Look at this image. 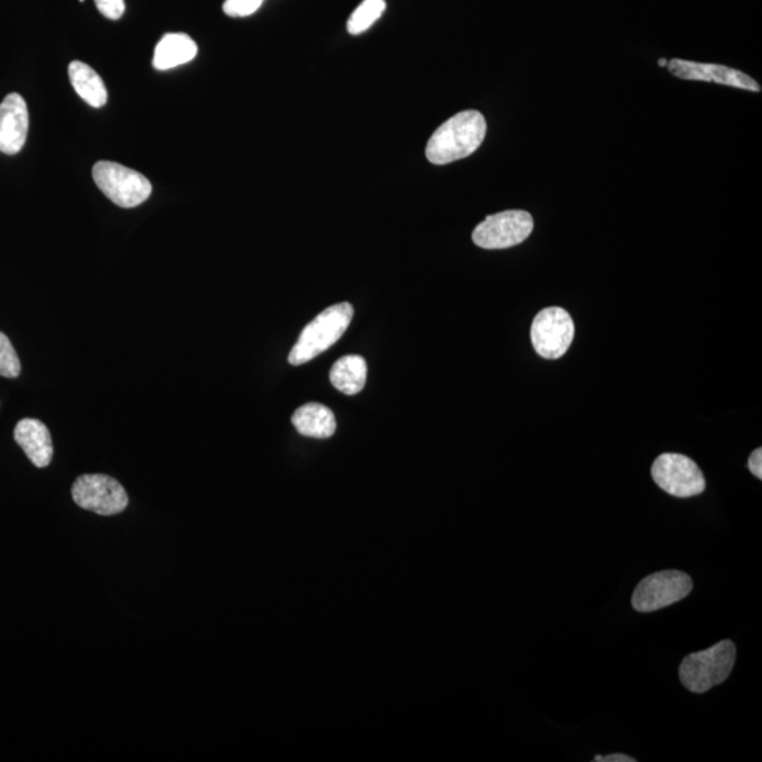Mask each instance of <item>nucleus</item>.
I'll use <instances>...</instances> for the list:
<instances>
[{
	"instance_id": "1",
	"label": "nucleus",
	"mask_w": 762,
	"mask_h": 762,
	"mask_svg": "<svg viewBox=\"0 0 762 762\" xmlns=\"http://www.w3.org/2000/svg\"><path fill=\"white\" fill-rule=\"evenodd\" d=\"M488 132L485 116L478 111L457 113L437 127L428 141L425 156L432 164L444 166L474 155Z\"/></svg>"
},
{
	"instance_id": "2",
	"label": "nucleus",
	"mask_w": 762,
	"mask_h": 762,
	"mask_svg": "<svg viewBox=\"0 0 762 762\" xmlns=\"http://www.w3.org/2000/svg\"><path fill=\"white\" fill-rule=\"evenodd\" d=\"M353 307L349 303L332 305L304 328L298 342L289 352V365L299 366L335 345L348 331L353 318Z\"/></svg>"
},
{
	"instance_id": "3",
	"label": "nucleus",
	"mask_w": 762,
	"mask_h": 762,
	"mask_svg": "<svg viewBox=\"0 0 762 762\" xmlns=\"http://www.w3.org/2000/svg\"><path fill=\"white\" fill-rule=\"evenodd\" d=\"M736 663V646L723 640L705 651L683 658L680 668L682 685L693 693H705L721 685L730 676Z\"/></svg>"
},
{
	"instance_id": "4",
	"label": "nucleus",
	"mask_w": 762,
	"mask_h": 762,
	"mask_svg": "<svg viewBox=\"0 0 762 762\" xmlns=\"http://www.w3.org/2000/svg\"><path fill=\"white\" fill-rule=\"evenodd\" d=\"M92 175L102 193L121 208H135L146 203L152 191L145 175L112 161L93 166Z\"/></svg>"
},
{
	"instance_id": "5",
	"label": "nucleus",
	"mask_w": 762,
	"mask_h": 762,
	"mask_svg": "<svg viewBox=\"0 0 762 762\" xmlns=\"http://www.w3.org/2000/svg\"><path fill=\"white\" fill-rule=\"evenodd\" d=\"M693 582L681 570H662L644 578L634 590L632 604L640 613H652L672 606L690 596Z\"/></svg>"
},
{
	"instance_id": "6",
	"label": "nucleus",
	"mask_w": 762,
	"mask_h": 762,
	"mask_svg": "<svg viewBox=\"0 0 762 762\" xmlns=\"http://www.w3.org/2000/svg\"><path fill=\"white\" fill-rule=\"evenodd\" d=\"M651 476L658 488L678 499L695 498L706 489L705 476L691 457L662 454L653 460Z\"/></svg>"
},
{
	"instance_id": "7",
	"label": "nucleus",
	"mask_w": 762,
	"mask_h": 762,
	"mask_svg": "<svg viewBox=\"0 0 762 762\" xmlns=\"http://www.w3.org/2000/svg\"><path fill=\"white\" fill-rule=\"evenodd\" d=\"M531 342L541 357L557 361L569 351L575 338V323L567 309L548 307L535 316Z\"/></svg>"
},
{
	"instance_id": "8",
	"label": "nucleus",
	"mask_w": 762,
	"mask_h": 762,
	"mask_svg": "<svg viewBox=\"0 0 762 762\" xmlns=\"http://www.w3.org/2000/svg\"><path fill=\"white\" fill-rule=\"evenodd\" d=\"M534 230V219L525 211H504L490 215L476 226L471 239L481 249H509L523 243Z\"/></svg>"
},
{
	"instance_id": "9",
	"label": "nucleus",
	"mask_w": 762,
	"mask_h": 762,
	"mask_svg": "<svg viewBox=\"0 0 762 762\" xmlns=\"http://www.w3.org/2000/svg\"><path fill=\"white\" fill-rule=\"evenodd\" d=\"M72 499L81 509L100 515L122 513L129 504L120 481L106 475H83L72 486Z\"/></svg>"
},
{
	"instance_id": "10",
	"label": "nucleus",
	"mask_w": 762,
	"mask_h": 762,
	"mask_svg": "<svg viewBox=\"0 0 762 762\" xmlns=\"http://www.w3.org/2000/svg\"><path fill=\"white\" fill-rule=\"evenodd\" d=\"M668 70L673 77L687 81L716 82L720 86L740 88V90L760 92V83L750 76L725 66L716 64H703L695 61L675 60L668 61Z\"/></svg>"
},
{
	"instance_id": "11",
	"label": "nucleus",
	"mask_w": 762,
	"mask_h": 762,
	"mask_svg": "<svg viewBox=\"0 0 762 762\" xmlns=\"http://www.w3.org/2000/svg\"><path fill=\"white\" fill-rule=\"evenodd\" d=\"M26 101L19 93H9L0 103V152L18 155L23 149L29 133Z\"/></svg>"
},
{
	"instance_id": "12",
	"label": "nucleus",
	"mask_w": 762,
	"mask_h": 762,
	"mask_svg": "<svg viewBox=\"0 0 762 762\" xmlns=\"http://www.w3.org/2000/svg\"><path fill=\"white\" fill-rule=\"evenodd\" d=\"M14 441L21 445L24 454L36 468H47L53 459V441L50 431L42 421L24 418L14 428Z\"/></svg>"
},
{
	"instance_id": "13",
	"label": "nucleus",
	"mask_w": 762,
	"mask_h": 762,
	"mask_svg": "<svg viewBox=\"0 0 762 762\" xmlns=\"http://www.w3.org/2000/svg\"><path fill=\"white\" fill-rule=\"evenodd\" d=\"M198 47L190 36L183 33L166 34L157 44L152 67L159 71L171 70L183 64L193 61Z\"/></svg>"
},
{
	"instance_id": "14",
	"label": "nucleus",
	"mask_w": 762,
	"mask_h": 762,
	"mask_svg": "<svg viewBox=\"0 0 762 762\" xmlns=\"http://www.w3.org/2000/svg\"><path fill=\"white\" fill-rule=\"evenodd\" d=\"M295 430L299 434L317 440H327L337 432V420L328 407L319 402H308L299 407L292 418Z\"/></svg>"
},
{
	"instance_id": "15",
	"label": "nucleus",
	"mask_w": 762,
	"mask_h": 762,
	"mask_svg": "<svg viewBox=\"0 0 762 762\" xmlns=\"http://www.w3.org/2000/svg\"><path fill=\"white\" fill-rule=\"evenodd\" d=\"M68 76L73 90L92 107H102L107 102V91L100 73L81 61H72L68 67Z\"/></svg>"
},
{
	"instance_id": "16",
	"label": "nucleus",
	"mask_w": 762,
	"mask_h": 762,
	"mask_svg": "<svg viewBox=\"0 0 762 762\" xmlns=\"http://www.w3.org/2000/svg\"><path fill=\"white\" fill-rule=\"evenodd\" d=\"M331 382L343 395L355 396L366 385L367 365L365 359L349 355L339 359L331 368Z\"/></svg>"
},
{
	"instance_id": "17",
	"label": "nucleus",
	"mask_w": 762,
	"mask_h": 762,
	"mask_svg": "<svg viewBox=\"0 0 762 762\" xmlns=\"http://www.w3.org/2000/svg\"><path fill=\"white\" fill-rule=\"evenodd\" d=\"M386 11V0H363L348 22V32L357 36L365 33Z\"/></svg>"
},
{
	"instance_id": "18",
	"label": "nucleus",
	"mask_w": 762,
	"mask_h": 762,
	"mask_svg": "<svg viewBox=\"0 0 762 762\" xmlns=\"http://www.w3.org/2000/svg\"><path fill=\"white\" fill-rule=\"evenodd\" d=\"M22 366L11 339L0 332V376L16 378L21 375Z\"/></svg>"
},
{
	"instance_id": "19",
	"label": "nucleus",
	"mask_w": 762,
	"mask_h": 762,
	"mask_svg": "<svg viewBox=\"0 0 762 762\" xmlns=\"http://www.w3.org/2000/svg\"><path fill=\"white\" fill-rule=\"evenodd\" d=\"M264 0H226L224 12L230 18H246L259 11Z\"/></svg>"
},
{
	"instance_id": "20",
	"label": "nucleus",
	"mask_w": 762,
	"mask_h": 762,
	"mask_svg": "<svg viewBox=\"0 0 762 762\" xmlns=\"http://www.w3.org/2000/svg\"><path fill=\"white\" fill-rule=\"evenodd\" d=\"M98 11L111 21H120L125 13V0H95Z\"/></svg>"
},
{
	"instance_id": "21",
	"label": "nucleus",
	"mask_w": 762,
	"mask_h": 762,
	"mask_svg": "<svg viewBox=\"0 0 762 762\" xmlns=\"http://www.w3.org/2000/svg\"><path fill=\"white\" fill-rule=\"evenodd\" d=\"M749 469L757 479H762V450H755L749 457Z\"/></svg>"
},
{
	"instance_id": "22",
	"label": "nucleus",
	"mask_w": 762,
	"mask_h": 762,
	"mask_svg": "<svg viewBox=\"0 0 762 762\" xmlns=\"http://www.w3.org/2000/svg\"><path fill=\"white\" fill-rule=\"evenodd\" d=\"M596 762H636V759H633L630 755L626 754H610L607 757H602V755H596L594 757V760Z\"/></svg>"
},
{
	"instance_id": "23",
	"label": "nucleus",
	"mask_w": 762,
	"mask_h": 762,
	"mask_svg": "<svg viewBox=\"0 0 762 762\" xmlns=\"http://www.w3.org/2000/svg\"><path fill=\"white\" fill-rule=\"evenodd\" d=\"M658 66H660V67H667V66H668V60H666V58H660V60H658Z\"/></svg>"
}]
</instances>
